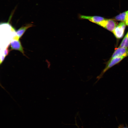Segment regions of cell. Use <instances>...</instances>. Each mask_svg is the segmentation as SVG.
<instances>
[{
    "instance_id": "6da1fadb",
    "label": "cell",
    "mask_w": 128,
    "mask_h": 128,
    "mask_svg": "<svg viewBox=\"0 0 128 128\" xmlns=\"http://www.w3.org/2000/svg\"><path fill=\"white\" fill-rule=\"evenodd\" d=\"M124 58V57H121L110 59L107 63L105 67L101 74L97 77V81L103 77V75L107 70L113 66L119 63Z\"/></svg>"
},
{
    "instance_id": "7a4b0ae2",
    "label": "cell",
    "mask_w": 128,
    "mask_h": 128,
    "mask_svg": "<svg viewBox=\"0 0 128 128\" xmlns=\"http://www.w3.org/2000/svg\"><path fill=\"white\" fill-rule=\"evenodd\" d=\"M98 25L113 32L117 24L115 20L113 19L105 18Z\"/></svg>"
},
{
    "instance_id": "3957f363",
    "label": "cell",
    "mask_w": 128,
    "mask_h": 128,
    "mask_svg": "<svg viewBox=\"0 0 128 128\" xmlns=\"http://www.w3.org/2000/svg\"><path fill=\"white\" fill-rule=\"evenodd\" d=\"M126 25L125 22H121L115 27L112 32L117 38L120 39L123 37Z\"/></svg>"
},
{
    "instance_id": "277c9868",
    "label": "cell",
    "mask_w": 128,
    "mask_h": 128,
    "mask_svg": "<svg viewBox=\"0 0 128 128\" xmlns=\"http://www.w3.org/2000/svg\"><path fill=\"white\" fill-rule=\"evenodd\" d=\"M128 56V48L119 47L114 50L110 59Z\"/></svg>"
},
{
    "instance_id": "5b68a950",
    "label": "cell",
    "mask_w": 128,
    "mask_h": 128,
    "mask_svg": "<svg viewBox=\"0 0 128 128\" xmlns=\"http://www.w3.org/2000/svg\"><path fill=\"white\" fill-rule=\"evenodd\" d=\"M79 17L80 19H87L97 25L105 18L102 17L97 16H89L80 14Z\"/></svg>"
},
{
    "instance_id": "8992f818",
    "label": "cell",
    "mask_w": 128,
    "mask_h": 128,
    "mask_svg": "<svg viewBox=\"0 0 128 128\" xmlns=\"http://www.w3.org/2000/svg\"><path fill=\"white\" fill-rule=\"evenodd\" d=\"M11 50H18L24 55L23 48L19 39L12 41L10 43Z\"/></svg>"
},
{
    "instance_id": "52a82bcc",
    "label": "cell",
    "mask_w": 128,
    "mask_h": 128,
    "mask_svg": "<svg viewBox=\"0 0 128 128\" xmlns=\"http://www.w3.org/2000/svg\"><path fill=\"white\" fill-rule=\"evenodd\" d=\"M32 24H28L25 26L21 27L16 32L17 36L19 38L21 37L25 32L27 30L28 28L32 27Z\"/></svg>"
},
{
    "instance_id": "ba28073f",
    "label": "cell",
    "mask_w": 128,
    "mask_h": 128,
    "mask_svg": "<svg viewBox=\"0 0 128 128\" xmlns=\"http://www.w3.org/2000/svg\"><path fill=\"white\" fill-rule=\"evenodd\" d=\"M127 14V11L123 12L115 17L113 19L115 20L125 22Z\"/></svg>"
},
{
    "instance_id": "9c48e42d",
    "label": "cell",
    "mask_w": 128,
    "mask_h": 128,
    "mask_svg": "<svg viewBox=\"0 0 128 128\" xmlns=\"http://www.w3.org/2000/svg\"><path fill=\"white\" fill-rule=\"evenodd\" d=\"M119 47H128V31L122 41Z\"/></svg>"
},
{
    "instance_id": "30bf717a",
    "label": "cell",
    "mask_w": 128,
    "mask_h": 128,
    "mask_svg": "<svg viewBox=\"0 0 128 128\" xmlns=\"http://www.w3.org/2000/svg\"><path fill=\"white\" fill-rule=\"evenodd\" d=\"M9 51V50L8 49V46L7 47L5 50L4 51V55L6 57L8 54Z\"/></svg>"
},
{
    "instance_id": "8fae6325",
    "label": "cell",
    "mask_w": 128,
    "mask_h": 128,
    "mask_svg": "<svg viewBox=\"0 0 128 128\" xmlns=\"http://www.w3.org/2000/svg\"><path fill=\"white\" fill-rule=\"evenodd\" d=\"M126 25L128 26V15H126L125 21Z\"/></svg>"
},
{
    "instance_id": "7c38bea8",
    "label": "cell",
    "mask_w": 128,
    "mask_h": 128,
    "mask_svg": "<svg viewBox=\"0 0 128 128\" xmlns=\"http://www.w3.org/2000/svg\"><path fill=\"white\" fill-rule=\"evenodd\" d=\"M5 57V56H2V59H1V60L0 61V64H1V63H2V62H3V61L4 60Z\"/></svg>"
},
{
    "instance_id": "4fadbf2b",
    "label": "cell",
    "mask_w": 128,
    "mask_h": 128,
    "mask_svg": "<svg viewBox=\"0 0 128 128\" xmlns=\"http://www.w3.org/2000/svg\"><path fill=\"white\" fill-rule=\"evenodd\" d=\"M127 15H128V10L127 11Z\"/></svg>"
},
{
    "instance_id": "5bb4252c",
    "label": "cell",
    "mask_w": 128,
    "mask_h": 128,
    "mask_svg": "<svg viewBox=\"0 0 128 128\" xmlns=\"http://www.w3.org/2000/svg\"></svg>"
}]
</instances>
